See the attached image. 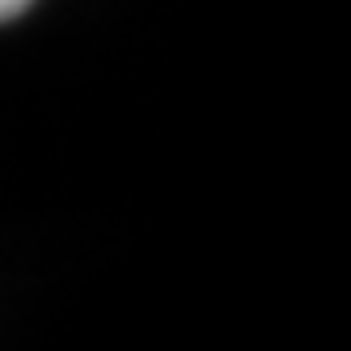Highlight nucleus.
<instances>
[{"label": "nucleus", "instance_id": "obj_1", "mask_svg": "<svg viewBox=\"0 0 351 351\" xmlns=\"http://www.w3.org/2000/svg\"><path fill=\"white\" fill-rule=\"evenodd\" d=\"M34 5V0H0V21H9V17H17V13H26Z\"/></svg>", "mask_w": 351, "mask_h": 351}]
</instances>
